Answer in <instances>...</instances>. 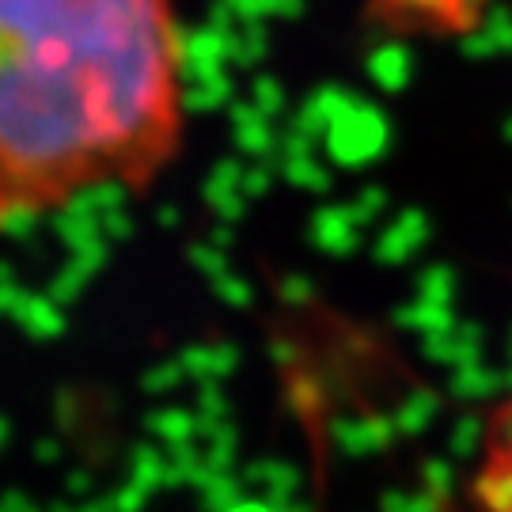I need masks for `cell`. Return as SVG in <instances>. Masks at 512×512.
<instances>
[{"label":"cell","instance_id":"7a4b0ae2","mask_svg":"<svg viewBox=\"0 0 512 512\" xmlns=\"http://www.w3.org/2000/svg\"><path fill=\"white\" fill-rule=\"evenodd\" d=\"M459 512H512V391L482 425Z\"/></svg>","mask_w":512,"mask_h":512},{"label":"cell","instance_id":"6da1fadb","mask_svg":"<svg viewBox=\"0 0 512 512\" xmlns=\"http://www.w3.org/2000/svg\"><path fill=\"white\" fill-rule=\"evenodd\" d=\"M183 145L175 0H0V232L148 194Z\"/></svg>","mask_w":512,"mask_h":512}]
</instances>
